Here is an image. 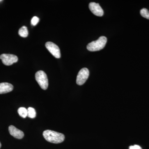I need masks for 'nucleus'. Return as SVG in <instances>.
I'll list each match as a JSON object with an SVG mask.
<instances>
[{"instance_id":"f257e3e1","label":"nucleus","mask_w":149,"mask_h":149,"mask_svg":"<svg viewBox=\"0 0 149 149\" xmlns=\"http://www.w3.org/2000/svg\"><path fill=\"white\" fill-rule=\"evenodd\" d=\"M43 136L46 141L53 143H60L64 141L65 136L62 133H58L53 130H45Z\"/></svg>"},{"instance_id":"f03ea898","label":"nucleus","mask_w":149,"mask_h":149,"mask_svg":"<svg viewBox=\"0 0 149 149\" xmlns=\"http://www.w3.org/2000/svg\"><path fill=\"white\" fill-rule=\"evenodd\" d=\"M107 42V38L104 36H101L96 41H93L88 44L87 48L90 52H96L102 49Z\"/></svg>"},{"instance_id":"7ed1b4c3","label":"nucleus","mask_w":149,"mask_h":149,"mask_svg":"<svg viewBox=\"0 0 149 149\" xmlns=\"http://www.w3.org/2000/svg\"><path fill=\"white\" fill-rule=\"evenodd\" d=\"M35 79L42 89L44 90L47 89L49 85L48 77L44 71L42 70L37 71L35 74Z\"/></svg>"},{"instance_id":"20e7f679","label":"nucleus","mask_w":149,"mask_h":149,"mask_svg":"<svg viewBox=\"0 0 149 149\" xmlns=\"http://www.w3.org/2000/svg\"><path fill=\"white\" fill-rule=\"evenodd\" d=\"M0 58L6 65H12L18 61V58L16 56L10 54H2L0 56Z\"/></svg>"},{"instance_id":"39448f33","label":"nucleus","mask_w":149,"mask_h":149,"mask_svg":"<svg viewBox=\"0 0 149 149\" xmlns=\"http://www.w3.org/2000/svg\"><path fill=\"white\" fill-rule=\"evenodd\" d=\"M89 76V71L88 68H82L77 74L76 83L78 85H83L87 80Z\"/></svg>"},{"instance_id":"423d86ee","label":"nucleus","mask_w":149,"mask_h":149,"mask_svg":"<svg viewBox=\"0 0 149 149\" xmlns=\"http://www.w3.org/2000/svg\"><path fill=\"white\" fill-rule=\"evenodd\" d=\"M45 46L48 51L54 56L57 58H60V50L58 46L51 42H47L46 43Z\"/></svg>"},{"instance_id":"0eeeda50","label":"nucleus","mask_w":149,"mask_h":149,"mask_svg":"<svg viewBox=\"0 0 149 149\" xmlns=\"http://www.w3.org/2000/svg\"><path fill=\"white\" fill-rule=\"evenodd\" d=\"M89 8L96 16L101 17L104 15V11L99 3L95 2H91L89 5Z\"/></svg>"},{"instance_id":"6e6552de","label":"nucleus","mask_w":149,"mask_h":149,"mask_svg":"<svg viewBox=\"0 0 149 149\" xmlns=\"http://www.w3.org/2000/svg\"><path fill=\"white\" fill-rule=\"evenodd\" d=\"M8 130L10 134L17 139H22L24 137V133L21 130L17 128L13 125H11L9 126Z\"/></svg>"},{"instance_id":"1a4fd4ad","label":"nucleus","mask_w":149,"mask_h":149,"mask_svg":"<svg viewBox=\"0 0 149 149\" xmlns=\"http://www.w3.org/2000/svg\"><path fill=\"white\" fill-rule=\"evenodd\" d=\"M13 85L10 83H0V94L9 93L13 90Z\"/></svg>"},{"instance_id":"9d476101","label":"nucleus","mask_w":149,"mask_h":149,"mask_svg":"<svg viewBox=\"0 0 149 149\" xmlns=\"http://www.w3.org/2000/svg\"><path fill=\"white\" fill-rule=\"evenodd\" d=\"M18 34L21 37H27L28 35V31L27 27L25 26H22L19 30Z\"/></svg>"},{"instance_id":"9b49d317","label":"nucleus","mask_w":149,"mask_h":149,"mask_svg":"<svg viewBox=\"0 0 149 149\" xmlns=\"http://www.w3.org/2000/svg\"><path fill=\"white\" fill-rule=\"evenodd\" d=\"M17 112L19 115L23 118H25L27 116V110L24 107L19 108Z\"/></svg>"},{"instance_id":"f8f14e48","label":"nucleus","mask_w":149,"mask_h":149,"mask_svg":"<svg viewBox=\"0 0 149 149\" xmlns=\"http://www.w3.org/2000/svg\"><path fill=\"white\" fill-rule=\"evenodd\" d=\"M27 110V116L31 118H34L36 116L35 110L32 107H29Z\"/></svg>"},{"instance_id":"ddd939ff","label":"nucleus","mask_w":149,"mask_h":149,"mask_svg":"<svg viewBox=\"0 0 149 149\" xmlns=\"http://www.w3.org/2000/svg\"><path fill=\"white\" fill-rule=\"evenodd\" d=\"M140 14L141 16L144 18L149 19V11L147 9L143 8L140 11Z\"/></svg>"},{"instance_id":"4468645a","label":"nucleus","mask_w":149,"mask_h":149,"mask_svg":"<svg viewBox=\"0 0 149 149\" xmlns=\"http://www.w3.org/2000/svg\"><path fill=\"white\" fill-rule=\"evenodd\" d=\"M39 20H40V19L37 17L34 16L31 19V24L33 26H35V25H37V23L39 22Z\"/></svg>"},{"instance_id":"2eb2a0df","label":"nucleus","mask_w":149,"mask_h":149,"mask_svg":"<svg viewBox=\"0 0 149 149\" xmlns=\"http://www.w3.org/2000/svg\"><path fill=\"white\" fill-rule=\"evenodd\" d=\"M129 149H142L141 146L138 145H135L129 147Z\"/></svg>"},{"instance_id":"dca6fc26","label":"nucleus","mask_w":149,"mask_h":149,"mask_svg":"<svg viewBox=\"0 0 149 149\" xmlns=\"http://www.w3.org/2000/svg\"><path fill=\"white\" fill-rule=\"evenodd\" d=\"M1 142H0V148H1Z\"/></svg>"},{"instance_id":"f3484780","label":"nucleus","mask_w":149,"mask_h":149,"mask_svg":"<svg viewBox=\"0 0 149 149\" xmlns=\"http://www.w3.org/2000/svg\"><path fill=\"white\" fill-rule=\"evenodd\" d=\"M3 1H2V0H1V1H0V2H2Z\"/></svg>"}]
</instances>
